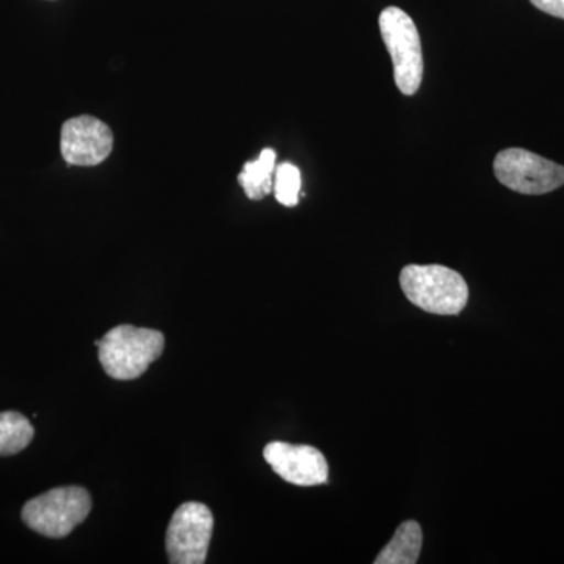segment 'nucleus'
Listing matches in <instances>:
<instances>
[{
    "mask_svg": "<svg viewBox=\"0 0 564 564\" xmlns=\"http://www.w3.org/2000/svg\"><path fill=\"white\" fill-rule=\"evenodd\" d=\"M35 436L31 421L20 413H0V456L17 455L32 443Z\"/></svg>",
    "mask_w": 564,
    "mask_h": 564,
    "instance_id": "obj_11",
    "label": "nucleus"
},
{
    "mask_svg": "<svg viewBox=\"0 0 564 564\" xmlns=\"http://www.w3.org/2000/svg\"><path fill=\"white\" fill-rule=\"evenodd\" d=\"M274 172H276V152L272 148H265L258 161L245 163L243 172L237 180L248 198L252 202H261L273 192Z\"/></svg>",
    "mask_w": 564,
    "mask_h": 564,
    "instance_id": "obj_10",
    "label": "nucleus"
},
{
    "mask_svg": "<svg viewBox=\"0 0 564 564\" xmlns=\"http://www.w3.org/2000/svg\"><path fill=\"white\" fill-rule=\"evenodd\" d=\"M273 192L278 203L285 207H295L302 192V173L292 163H281L274 172Z\"/></svg>",
    "mask_w": 564,
    "mask_h": 564,
    "instance_id": "obj_12",
    "label": "nucleus"
},
{
    "mask_svg": "<svg viewBox=\"0 0 564 564\" xmlns=\"http://www.w3.org/2000/svg\"><path fill=\"white\" fill-rule=\"evenodd\" d=\"M214 532V516L204 503L187 502L174 511L166 530V554L173 564H203Z\"/></svg>",
    "mask_w": 564,
    "mask_h": 564,
    "instance_id": "obj_6",
    "label": "nucleus"
},
{
    "mask_svg": "<svg viewBox=\"0 0 564 564\" xmlns=\"http://www.w3.org/2000/svg\"><path fill=\"white\" fill-rule=\"evenodd\" d=\"M536 9L564 20V0H530Z\"/></svg>",
    "mask_w": 564,
    "mask_h": 564,
    "instance_id": "obj_13",
    "label": "nucleus"
},
{
    "mask_svg": "<svg viewBox=\"0 0 564 564\" xmlns=\"http://www.w3.org/2000/svg\"><path fill=\"white\" fill-rule=\"evenodd\" d=\"M263 458L282 480L296 486H318L328 481L329 467L325 455L311 445L270 443Z\"/></svg>",
    "mask_w": 564,
    "mask_h": 564,
    "instance_id": "obj_8",
    "label": "nucleus"
},
{
    "mask_svg": "<svg viewBox=\"0 0 564 564\" xmlns=\"http://www.w3.org/2000/svg\"><path fill=\"white\" fill-rule=\"evenodd\" d=\"M380 32L391 54L397 88L403 95H415L423 79V52L414 21L402 9L388 7L380 14Z\"/></svg>",
    "mask_w": 564,
    "mask_h": 564,
    "instance_id": "obj_4",
    "label": "nucleus"
},
{
    "mask_svg": "<svg viewBox=\"0 0 564 564\" xmlns=\"http://www.w3.org/2000/svg\"><path fill=\"white\" fill-rule=\"evenodd\" d=\"M494 174L505 187L522 195H545L564 185L563 165L519 148L497 154Z\"/></svg>",
    "mask_w": 564,
    "mask_h": 564,
    "instance_id": "obj_5",
    "label": "nucleus"
},
{
    "mask_svg": "<svg viewBox=\"0 0 564 564\" xmlns=\"http://www.w3.org/2000/svg\"><path fill=\"white\" fill-rule=\"evenodd\" d=\"M95 344L106 373L113 380L131 381L140 378L152 362L161 358L165 337L155 329L120 325Z\"/></svg>",
    "mask_w": 564,
    "mask_h": 564,
    "instance_id": "obj_1",
    "label": "nucleus"
},
{
    "mask_svg": "<svg viewBox=\"0 0 564 564\" xmlns=\"http://www.w3.org/2000/svg\"><path fill=\"white\" fill-rule=\"evenodd\" d=\"M422 544V527L415 521L403 522L392 540L377 555L375 564H415L421 556Z\"/></svg>",
    "mask_w": 564,
    "mask_h": 564,
    "instance_id": "obj_9",
    "label": "nucleus"
},
{
    "mask_svg": "<svg viewBox=\"0 0 564 564\" xmlns=\"http://www.w3.org/2000/svg\"><path fill=\"white\" fill-rule=\"evenodd\" d=\"M91 511V497L80 486H65L41 494L22 508V521L47 538L68 536Z\"/></svg>",
    "mask_w": 564,
    "mask_h": 564,
    "instance_id": "obj_3",
    "label": "nucleus"
},
{
    "mask_svg": "<svg viewBox=\"0 0 564 564\" xmlns=\"http://www.w3.org/2000/svg\"><path fill=\"white\" fill-rule=\"evenodd\" d=\"M400 285L414 306L430 314L458 315L469 302L467 282L444 265H406Z\"/></svg>",
    "mask_w": 564,
    "mask_h": 564,
    "instance_id": "obj_2",
    "label": "nucleus"
},
{
    "mask_svg": "<svg viewBox=\"0 0 564 564\" xmlns=\"http://www.w3.org/2000/svg\"><path fill=\"white\" fill-rule=\"evenodd\" d=\"M61 151L68 165H99L113 151V132L109 124L91 115L70 118L62 126Z\"/></svg>",
    "mask_w": 564,
    "mask_h": 564,
    "instance_id": "obj_7",
    "label": "nucleus"
}]
</instances>
